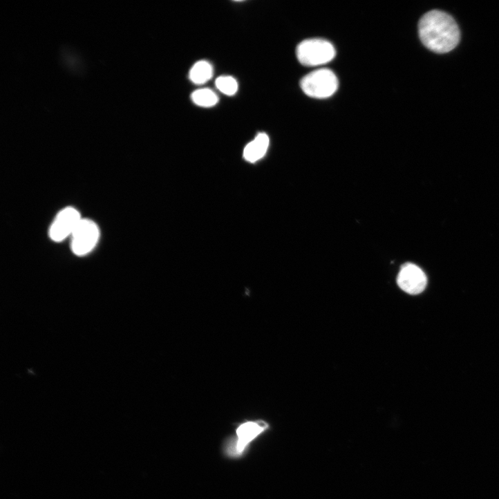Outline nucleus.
<instances>
[{"label": "nucleus", "mask_w": 499, "mask_h": 499, "mask_svg": "<svg viewBox=\"0 0 499 499\" xmlns=\"http://www.w3.org/2000/svg\"><path fill=\"white\" fill-rule=\"evenodd\" d=\"M420 39L424 46L435 53L445 54L458 45L459 28L448 14L434 10L426 13L418 25Z\"/></svg>", "instance_id": "obj_1"}, {"label": "nucleus", "mask_w": 499, "mask_h": 499, "mask_svg": "<svg viewBox=\"0 0 499 499\" xmlns=\"http://www.w3.org/2000/svg\"><path fill=\"white\" fill-rule=\"evenodd\" d=\"M270 428L268 423L263 420L247 421L239 424L235 435L229 437L223 444V453L229 458L243 457L258 437Z\"/></svg>", "instance_id": "obj_2"}, {"label": "nucleus", "mask_w": 499, "mask_h": 499, "mask_svg": "<svg viewBox=\"0 0 499 499\" xmlns=\"http://www.w3.org/2000/svg\"><path fill=\"white\" fill-rule=\"evenodd\" d=\"M296 55L299 62L305 66H319L333 60L336 50L330 42L312 39L305 40L298 46Z\"/></svg>", "instance_id": "obj_3"}, {"label": "nucleus", "mask_w": 499, "mask_h": 499, "mask_svg": "<svg viewBox=\"0 0 499 499\" xmlns=\"http://www.w3.org/2000/svg\"><path fill=\"white\" fill-rule=\"evenodd\" d=\"M301 87L310 97L326 99L337 92L339 82L332 70L323 68L315 70L304 77L301 82Z\"/></svg>", "instance_id": "obj_4"}, {"label": "nucleus", "mask_w": 499, "mask_h": 499, "mask_svg": "<svg viewBox=\"0 0 499 499\" xmlns=\"http://www.w3.org/2000/svg\"><path fill=\"white\" fill-rule=\"evenodd\" d=\"M100 231L97 223L88 218H82L70 236L73 253L79 257L86 256L97 245Z\"/></svg>", "instance_id": "obj_5"}, {"label": "nucleus", "mask_w": 499, "mask_h": 499, "mask_svg": "<svg viewBox=\"0 0 499 499\" xmlns=\"http://www.w3.org/2000/svg\"><path fill=\"white\" fill-rule=\"evenodd\" d=\"M82 219L80 212L69 206L61 210L49 229V236L55 242H62L70 237Z\"/></svg>", "instance_id": "obj_6"}, {"label": "nucleus", "mask_w": 499, "mask_h": 499, "mask_svg": "<svg viewBox=\"0 0 499 499\" xmlns=\"http://www.w3.org/2000/svg\"><path fill=\"white\" fill-rule=\"evenodd\" d=\"M402 290L411 295H417L424 292L427 285V278L417 266L407 263L402 266L397 279Z\"/></svg>", "instance_id": "obj_7"}, {"label": "nucleus", "mask_w": 499, "mask_h": 499, "mask_svg": "<svg viewBox=\"0 0 499 499\" xmlns=\"http://www.w3.org/2000/svg\"><path fill=\"white\" fill-rule=\"evenodd\" d=\"M269 146V136L266 133H260L254 141L246 145L243 157L249 162H256L265 156Z\"/></svg>", "instance_id": "obj_8"}, {"label": "nucleus", "mask_w": 499, "mask_h": 499, "mask_svg": "<svg viewBox=\"0 0 499 499\" xmlns=\"http://www.w3.org/2000/svg\"><path fill=\"white\" fill-rule=\"evenodd\" d=\"M213 76L211 65L205 61H200L194 64L189 73V79L195 84L200 85L207 83Z\"/></svg>", "instance_id": "obj_9"}, {"label": "nucleus", "mask_w": 499, "mask_h": 499, "mask_svg": "<svg viewBox=\"0 0 499 499\" xmlns=\"http://www.w3.org/2000/svg\"><path fill=\"white\" fill-rule=\"evenodd\" d=\"M193 102L198 106L210 108L218 102V98L212 91L204 88L194 91L191 95Z\"/></svg>", "instance_id": "obj_10"}, {"label": "nucleus", "mask_w": 499, "mask_h": 499, "mask_svg": "<svg viewBox=\"0 0 499 499\" xmlns=\"http://www.w3.org/2000/svg\"><path fill=\"white\" fill-rule=\"evenodd\" d=\"M216 86L222 93L232 96L238 91V83L232 77L221 76L216 80Z\"/></svg>", "instance_id": "obj_11"}]
</instances>
